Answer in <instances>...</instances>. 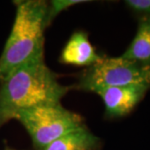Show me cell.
<instances>
[{"instance_id": "obj_1", "label": "cell", "mask_w": 150, "mask_h": 150, "mask_svg": "<svg viewBox=\"0 0 150 150\" xmlns=\"http://www.w3.org/2000/svg\"><path fill=\"white\" fill-rule=\"evenodd\" d=\"M70 89L46 65L43 54L33 57L0 82V127L21 110L61 103Z\"/></svg>"}, {"instance_id": "obj_2", "label": "cell", "mask_w": 150, "mask_h": 150, "mask_svg": "<svg viewBox=\"0 0 150 150\" xmlns=\"http://www.w3.org/2000/svg\"><path fill=\"white\" fill-rule=\"evenodd\" d=\"M47 10L45 1L17 2L14 23L0 56V82L19 66L43 54Z\"/></svg>"}, {"instance_id": "obj_3", "label": "cell", "mask_w": 150, "mask_h": 150, "mask_svg": "<svg viewBox=\"0 0 150 150\" xmlns=\"http://www.w3.org/2000/svg\"><path fill=\"white\" fill-rule=\"evenodd\" d=\"M14 119L27 130L36 150H43L58 138L84 125L82 116L68 110L61 103L21 110Z\"/></svg>"}, {"instance_id": "obj_4", "label": "cell", "mask_w": 150, "mask_h": 150, "mask_svg": "<svg viewBox=\"0 0 150 150\" xmlns=\"http://www.w3.org/2000/svg\"><path fill=\"white\" fill-rule=\"evenodd\" d=\"M150 85V64L120 57L103 56L82 74L79 88L90 91L104 87Z\"/></svg>"}, {"instance_id": "obj_5", "label": "cell", "mask_w": 150, "mask_h": 150, "mask_svg": "<svg viewBox=\"0 0 150 150\" xmlns=\"http://www.w3.org/2000/svg\"><path fill=\"white\" fill-rule=\"evenodd\" d=\"M150 85H128L98 88L96 93L103 101L108 117H123L131 112L144 98Z\"/></svg>"}, {"instance_id": "obj_6", "label": "cell", "mask_w": 150, "mask_h": 150, "mask_svg": "<svg viewBox=\"0 0 150 150\" xmlns=\"http://www.w3.org/2000/svg\"><path fill=\"white\" fill-rule=\"evenodd\" d=\"M102 55L97 54L90 43L87 33L83 31L75 32L67 42L59 58L64 64L90 67L96 64Z\"/></svg>"}, {"instance_id": "obj_7", "label": "cell", "mask_w": 150, "mask_h": 150, "mask_svg": "<svg viewBox=\"0 0 150 150\" xmlns=\"http://www.w3.org/2000/svg\"><path fill=\"white\" fill-rule=\"evenodd\" d=\"M100 149V139L83 125L58 138L43 150H99Z\"/></svg>"}, {"instance_id": "obj_8", "label": "cell", "mask_w": 150, "mask_h": 150, "mask_svg": "<svg viewBox=\"0 0 150 150\" xmlns=\"http://www.w3.org/2000/svg\"><path fill=\"white\" fill-rule=\"evenodd\" d=\"M122 57L150 64V16L140 19L134 39Z\"/></svg>"}, {"instance_id": "obj_9", "label": "cell", "mask_w": 150, "mask_h": 150, "mask_svg": "<svg viewBox=\"0 0 150 150\" xmlns=\"http://www.w3.org/2000/svg\"><path fill=\"white\" fill-rule=\"evenodd\" d=\"M88 3L87 0H54L51 1L50 4H48V10L46 15V23L47 27L51 23V22L54 19V18L59 15L61 12L69 8L72 6Z\"/></svg>"}, {"instance_id": "obj_10", "label": "cell", "mask_w": 150, "mask_h": 150, "mask_svg": "<svg viewBox=\"0 0 150 150\" xmlns=\"http://www.w3.org/2000/svg\"><path fill=\"white\" fill-rule=\"evenodd\" d=\"M125 4L135 12L150 16V0H127Z\"/></svg>"}]
</instances>
